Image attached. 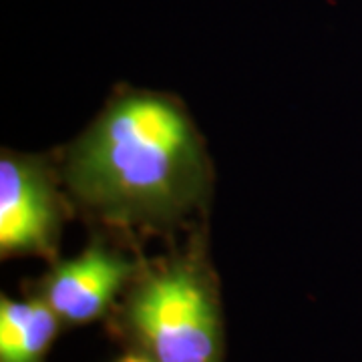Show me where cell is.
Returning <instances> with one entry per match:
<instances>
[{
	"mask_svg": "<svg viewBox=\"0 0 362 362\" xmlns=\"http://www.w3.org/2000/svg\"><path fill=\"white\" fill-rule=\"evenodd\" d=\"M105 320L125 349L149 361L226 362L220 278L206 233H192L165 256L143 258Z\"/></svg>",
	"mask_w": 362,
	"mask_h": 362,
	"instance_id": "7a4b0ae2",
	"label": "cell"
},
{
	"mask_svg": "<svg viewBox=\"0 0 362 362\" xmlns=\"http://www.w3.org/2000/svg\"><path fill=\"white\" fill-rule=\"evenodd\" d=\"M65 326L40 300L0 298V362H45Z\"/></svg>",
	"mask_w": 362,
	"mask_h": 362,
	"instance_id": "5b68a950",
	"label": "cell"
},
{
	"mask_svg": "<svg viewBox=\"0 0 362 362\" xmlns=\"http://www.w3.org/2000/svg\"><path fill=\"white\" fill-rule=\"evenodd\" d=\"M143 256L121 246L109 233H95L89 246L71 259H54L26 294L40 298L65 328L107 318L141 266Z\"/></svg>",
	"mask_w": 362,
	"mask_h": 362,
	"instance_id": "277c9868",
	"label": "cell"
},
{
	"mask_svg": "<svg viewBox=\"0 0 362 362\" xmlns=\"http://www.w3.org/2000/svg\"><path fill=\"white\" fill-rule=\"evenodd\" d=\"M57 168L73 209L127 242L180 230L206 214L214 189L211 159L187 107L157 90L119 87Z\"/></svg>",
	"mask_w": 362,
	"mask_h": 362,
	"instance_id": "6da1fadb",
	"label": "cell"
},
{
	"mask_svg": "<svg viewBox=\"0 0 362 362\" xmlns=\"http://www.w3.org/2000/svg\"><path fill=\"white\" fill-rule=\"evenodd\" d=\"M59 168L45 156L2 149L0 157V256L59 259L65 220L75 214L61 192Z\"/></svg>",
	"mask_w": 362,
	"mask_h": 362,
	"instance_id": "3957f363",
	"label": "cell"
},
{
	"mask_svg": "<svg viewBox=\"0 0 362 362\" xmlns=\"http://www.w3.org/2000/svg\"><path fill=\"white\" fill-rule=\"evenodd\" d=\"M115 362H153V361L145 358V356L137 354V352H129V350H127V354H123V356H121V358H117Z\"/></svg>",
	"mask_w": 362,
	"mask_h": 362,
	"instance_id": "8992f818",
	"label": "cell"
}]
</instances>
